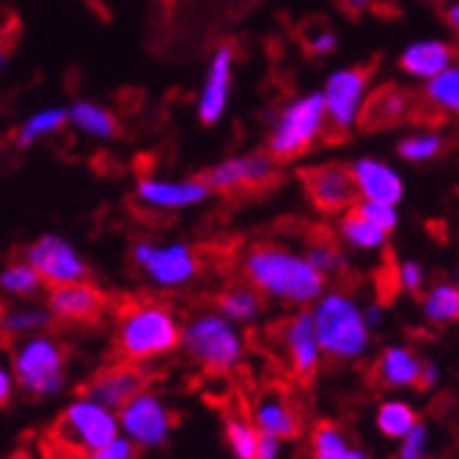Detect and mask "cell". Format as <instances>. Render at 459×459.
<instances>
[{
	"mask_svg": "<svg viewBox=\"0 0 459 459\" xmlns=\"http://www.w3.org/2000/svg\"><path fill=\"white\" fill-rule=\"evenodd\" d=\"M342 4H344V9H347V12L360 14V12H366V9L371 6V0H342Z\"/></svg>",
	"mask_w": 459,
	"mask_h": 459,
	"instance_id": "7dc6e473",
	"label": "cell"
},
{
	"mask_svg": "<svg viewBox=\"0 0 459 459\" xmlns=\"http://www.w3.org/2000/svg\"><path fill=\"white\" fill-rule=\"evenodd\" d=\"M396 286L402 291H407V295L419 298L427 291V270L419 259H402L396 262Z\"/></svg>",
	"mask_w": 459,
	"mask_h": 459,
	"instance_id": "8d00e7d4",
	"label": "cell"
},
{
	"mask_svg": "<svg viewBox=\"0 0 459 459\" xmlns=\"http://www.w3.org/2000/svg\"><path fill=\"white\" fill-rule=\"evenodd\" d=\"M316 336L325 350V360L358 363L371 350V325L366 319V306L344 289H327L311 306Z\"/></svg>",
	"mask_w": 459,
	"mask_h": 459,
	"instance_id": "3957f363",
	"label": "cell"
},
{
	"mask_svg": "<svg viewBox=\"0 0 459 459\" xmlns=\"http://www.w3.org/2000/svg\"><path fill=\"white\" fill-rule=\"evenodd\" d=\"M371 69L368 66H342L325 77L322 97L333 135H350L368 105L371 97Z\"/></svg>",
	"mask_w": 459,
	"mask_h": 459,
	"instance_id": "9c48e42d",
	"label": "cell"
},
{
	"mask_svg": "<svg viewBox=\"0 0 459 459\" xmlns=\"http://www.w3.org/2000/svg\"><path fill=\"white\" fill-rule=\"evenodd\" d=\"M456 48L454 41L448 39H437V36H429V39H415L410 45L399 53V69L412 77V80H421V82H429L435 80L437 74H443L451 64H456Z\"/></svg>",
	"mask_w": 459,
	"mask_h": 459,
	"instance_id": "44dd1931",
	"label": "cell"
},
{
	"mask_svg": "<svg viewBox=\"0 0 459 459\" xmlns=\"http://www.w3.org/2000/svg\"><path fill=\"white\" fill-rule=\"evenodd\" d=\"M308 259L314 262V267L330 281V278H342L347 273V254L336 245V242H330V239H319L314 242L308 250Z\"/></svg>",
	"mask_w": 459,
	"mask_h": 459,
	"instance_id": "d590c367",
	"label": "cell"
},
{
	"mask_svg": "<svg viewBox=\"0 0 459 459\" xmlns=\"http://www.w3.org/2000/svg\"><path fill=\"white\" fill-rule=\"evenodd\" d=\"M53 322H56V316L48 303L25 300L22 306H12L4 314V333L9 339H22V336H30V333L48 330Z\"/></svg>",
	"mask_w": 459,
	"mask_h": 459,
	"instance_id": "1f68e13d",
	"label": "cell"
},
{
	"mask_svg": "<svg viewBox=\"0 0 459 459\" xmlns=\"http://www.w3.org/2000/svg\"><path fill=\"white\" fill-rule=\"evenodd\" d=\"M446 152V138L437 130H421V133H410L396 143V154L404 162L412 165H427L435 162Z\"/></svg>",
	"mask_w": 459,
	"mask_h": 459,
	"instance_id": "e575fe53",
	"label": "cell"
},
{
	"mask_svg": "<svg viewBox=\"0 0 459 459\" xmlns=\"http://www.w3.org/2000/svg\"><path fill=\"white\" fill-rule=\"evenodd\" d=\"M215 306L237 325H254L264 314V295L254 283H231L215 298Z\"/></svg>",
	"mask_w": 459,
	"mask_h": 459,
	"instance_id": "484cf974",
	"label": "cell"
},
{
	"mask_svg": "<svg viewBox=\"0 0 459 459\" xmlns=\"http://www.w3.org/2000/svg\"><path fill=\"white\" fill-rule=\"evenodd\" d=\"M66 347L48 330L14 339L12 371L17 388L33 399H50L66 388Z\"/></svg>",
	"mask_w": 459,
	"mask_h": 459,
	"instance_id": "8992f818",
	"label": "cell"
},
{
	"mask_svg": "<svg viewBox=\"0 0 459 459\" xmlns=\"http://www.w3.org/2000/svg\"><path fill=\"white\" fill-rule=\"evenodd\" d=\"M185 319L160 300L127 303L116 322V352L130 363H154L182 350Z\"/></svg>",
	"mask_w": 459,
	"mask_h": 459,
	"instance_id": "7a4b0ae2",
	"label": "cell"
},
{
	"mask_svg": "<svg viewBox=\"0 0 459 459\" xmlns=\"http://www.w3.org/2000/svg\"><path fill=\"white\" fill-rule=\"evenodd\" d=\"M234 66H237V53L231 45H221L212 53L210 64H206L201 91L195 97V116L204 127H215L226 116L234 89Z\"/></svg>",
	"mask_w": 459,
	"mask_h": 459,
	"instance_id": "2e32d148",
	"label": "cell"
},
{
	"mask_svg": "<svg viewBox=\"0 0 459 459\" xmlns=\"http://www.w3.org/2000/svg\"><path fill=\"white\" fill-rule=\"evenodd\" d=\"M215 190L204 177H187V179H165L154 174H143L135 182V198L154 212H182L201 206L210 201Z\"/></svg>",
	"mask_w": 459,
	"mask_h": 459,
	"instance_id": "5bb4252c",
	"label": "cell"
},
{
	"mask_svg": "<svg viewBox=\"0 0 459 459\" xmlns=\"http://www.w3.org/2000/svg\"><path fill=\"white\" fill-rule=\"evenodd\" d=\"M419 410L404 399H385L380 402L377 412H374V424H377L380 435L388 440H402L404 435L412 432V427L419 424Z\"/></svg>",
	"mask_w": 459,
	"mask_h": 459,
	"instance_id": "d6a6232c",
	"label": "cell"
},
{
	"mask_svg": "<svg viewBox=\"0 0 459 459\" xmlns=\"http://www.w3.org/2000/svg\"><path fill=\"white\" fill-rule=\"evenodd\" d=\"M223 432H226V443L234 459H254L264 437L254 421V415H250V410H242V407L226 412Z\"/></svg>",
	"mask_w": 459,
	"mask_h": 459,
	"instance_id": "4dcf8cb0",
	"label": "cell"
},
{
	"mask_svg": "<svg viewBox=\"0 0 459 459\" xmlns=\"http://www.w3.org/2000/svg\"><path fill=\"white\" fill-rule=\"evenodd\" d=\"M330 133L322 91H308L278 108L270 121L267 152L278 162H291L308 154Z\"/></svg>",
	"mask_w": 459,
	"mask_h": 459,
	"instance_id": "5b68a950",
	"label": "cell"
},
{
	"mask_svg": "<svg viewBox=\"0 0 459 459\" xmlns=\"http://www.w3.org/2000/svg\"><path fill=\"white\" fill-rule=\"evenodd\" d=\"M133 267L160 291H182L201 275L198 250L182 239H138L130 247Z\"/></svg>",
	"mask_w": 459,
	"mask_h": 459,
	"instance_id": "ba28073f",
	"label": "cell"
},
{
	"mask_svg": "<svg viewBox=\"0 0 459 459\" xmlns=\"http://www.w3.org/2000/svg\"><path fill=\"white\" fill-rule=\"evenodd\" d=\"M146 383H149V377L141 363H130V360L118 358V363L97 371L86 383V388H82V394L94 396L97 402H102L113 410H121L133 396H138L146 388Z\"/></svg>",
	"mask_w": 459,
	"mask_h": 459,
	"instance_id": "ac0fdd59",
	"label": "cell"
},
{
	"mask_svg": "<svg viewBox=\"0 0 459 459\" xmlns=\"http://www.w3.org/2000/svg\"><path fill=\"white\" fill-rule=\"evenodd\" d=\"M303 187L314 210H319L322 215H344L360 201L352 169L342 162L311 165L303 171Z\"/></svg>",
	"mask_w": 459,
	"mask_h": 459,
	"instance_id": "4fadbf2b",
	"label": "cell"
},
{
	"mask_svg": "<svg viewBox=\"0 0 459 459\" xmlns=\"http://www.w3.org/2000/svg\"><path fill=\"white\" fill-rule=\"evenodd\" d=\"M14 371H12V366H4L0 368V404H9L12 402V388H14Z\"/></svg>",
	"mask_w": 459,
	"mask_h": 459,
	"instance_id": "7bdbcfd3",
	"label": "cell"
},
{
	"mask_svg": "<svg viewBox=\"0 0 459 459\" xmlns=\"http://www.w3.org/2000/svg\"><path fill=\"white\" fill-rule=\"evenodd\" d=\"M250 415L259 427L262 435L278 437V440H295L303 432V421L298 407L291 404V399L281 388H267L256 396Z\"/></svg>",
	"mask_w": 459,
	"mask_h": 459,
	"instance_id": "ffe728a7",
	"label": "cell"
},
{
	"mask_svg": "<svg viewBox=\"0 0 459 459\" xmlns=\"http://www.w3.org/2000/svg\"><path fill=\"white\" fill-rule=\"evenodd\" d=\"M396 459H429V427L424 421H419L410 435L399 440Z\"/></svg>",
	"mask_w": 459,
	"mask_h": 459,
	"instance_id": "74e56055",
	"label": "cell"
},
{
	"mask_svg": "<svg viewBox=\"0 0 459 459\" xmlns=\"http://www.w3.org/2000/svg\"><path fill=\"white\" fill-rule=\"evenodd\" d=\"M311 459H371L352 435L333 421H322L311 432Z\"/></svg>",
	"mask_w": 459,
	"mask_h": 459,
	"instance_id": "d4e9b609",
	"label": "cell"
},
{
	"mask_svg": "<svg viewBox=\"0 0 459 459\" xmlns=\"http://www.w3.org/2000/svg\"><path fill=\"white\" fill-rule=\"evenodd\" d=\"M45 303L50 306L56 322L64 325H89L97 322L105 311V295L89 281L50 286Z\"/></svg>",
	"mask_w": 459,
	"mask_h": 459,
	"instance_id": "e0dca14e",
	"label": "cell"
},
{
	"mask_svg": "<svg viewBox=\"0 0 459 459\" xmlns=\"http://www.w3.org/2000/svg\"><path fill=\"white\" fill-rule=\"evenodd\" d=\"M443 20H446L448 30H451V33L456 36V41H459V0H451V4H446Z\"/></svg>",
	"mask_w": 459,
	"mask_h": 459,
	"instance_id": "f6af8a7d",
	"label": "cell"
},
{
	"mask_svg": "<svg viewBox=\"0 0 459 459\" xmlns=\"http://www.w3.org/2000/svg\"><path fill=\"white\" fill-rule=\"evenodd\" d=\"M306 48H308L311 56H319V58L333 56L339 50V33L333 28H327V25H319L306 36Z\"/></svg>",
	"mask_w": 459,
	"mask_h": 459,
	"instance_id": "ab89813d",
	"label": "cell"
},
{
	"mask_svg": "<svg viewBox=\"0 0 459 459\" xmlns=\"http://www.w3.org/2000/svg\"><path fill=\"white\" fill-rule=\"evenodd\" d=\"M278 174V160L264 149V152H247V154H234L212 165L204 174L215 193H239V190H259L270 185Z\"/></svg>",
	"mask_w": 459,
	"mask_h": 459,
	"instance_id": "9a60e30c",
	"label": "cell"
},
{
	"mask_svg": "<svg viewBox=\"0 0 459 459\" xmlns=\"http://www.w3.org/2000/svg\"><path fill=\"white\" fill-rule=\"evenodd\" d=\"M50 435L61 451L82 459L121 435L118 410L97 402L89 394H80L61 410Z\"/></svg>",
	"mask_w": 459,
	"mask_h": 459,
	"instance_id": "52a82bcc",
	"label": "cell"
},
{
	"mask_svg": "<svg viewBox=\"0 0 459 459\" xmlns=\"http://www.w3.org/2000/svg\"><path fill=\"white\" fill-rule=\"evenodd\" d=\"M281 443L283 440H278V437H262V446H259V451H256V456L254 459H281Z\"/></svg>",
	"mask_w": 459,
	"mask_h": 459,
	"instance_id": "ee69618b",
	"label": "cell"
},
{
	"mask_svg": "<svg viewBox=\"0 0 459 459\" xmlns=\"http://www.w3.org/2000/svg\"><path fill=\"white\" fill-rule=\"evenodd\" d=\"M424 102L440 116L459 118V61L435 80L424 82Z\"/></svg>",
	"mask_w": 459,
	"mask_h": 459,
	"instance_id": "836d02e7",
	"label": "cell"
},
{
	"mask_svg": "<svg viewBox=\"0 0 459 459\" xmlns=\"http://www.w3.org/2000/svg\"><path fill=\"white\" fill-rule=\"evenodd\" d=\"M421 368H424V360L419 358V352H415L412 347L391 344L380 352L377 360H374L371 377H374V385L377 388L404 391V388H419Z\"/></svg>",
	"mask_w": 459,
	"mask_h": 459,
	"instance_id": "7402d4cb",
	"label": "cell"
},
{
	"mask_svg": "<svg viewBox=\"0 0 459 459\" xmlns=\"http://www.w3.org/2000/svg\"><path fill=\"white\" fill-rule=\"evenodd\" d=\"M421 316L435 327H448L459 322V283L437 281L421 295Z\"/></svg>",
	"mask_w": 459,
	"mask_h": 459,
	"instance_id": "f1b7e54d",
	"label": "cell"
},
{
	"mask_svg": "<svg viewBox=\"0 0 459 459\" xmlns=\"http://www.w3.org/2000/svg\"><path fill=\"white\" fill-rule=\"evenodd\" d=\"M360 201H383V204H402L404 198V179L391 162L380 157H358L350 162Z\"/></svg>",
	"mask_w": 459,
	"mask_h": 459,
	"instance_id": "d6986e66",
	"label": "cell"
},
{
	"mask_svg": "<svg viewBox=\"0 0 459 459\" xmlns=\"http://www.w3.org/2000/svg\"><path fill=\"white\" fill-rule=\"evenodd\" d=\"M69 127L86 135L91 141H113L118 135V118L116 113L94 100H74L69 105Z\"/></svg>",
	"mask_w": 459,
	"mask_h": 459,
	"instance_id": "cb8c5ba5",
	"label": "cell"
},
{
	"mask_svg": "<svg viewBox=\"0 0 459 459\" xmlns=\"http://www.w3.org/2000/svg\"><path fill=\"white\" fill-rule=\"evenodd\" d=\"M64 127H69V108H41L36 113H30L20 127L14 130V146L28 152L33 149L39 141H45L56 133H61Z\"/></svg>",
	"mask_w": 459,
	"mask_h": 459,
	"instance_id": "83f0119b",
	"label": "cell"
},
{
	"mask_svg": "<svg viewBox=\"0 0 459 459\" xmlns=\"http://www.w3.org/2000/svg\"><path fill=\"white\" fill-rule=\"evenodd\" d=\"M355 206H358V210H360L368 221H374L380 229H385L388 234H394V231H396V226H399V206H396V204H383V201H358Z\"/></svg>",
	"mask_w": 459,
	"mask_h": 459,
	"instance_id": "f35d334b",
	"label": "cell"
},
{
	"mask_svg": "<svg viewBox=\"0 0 459 459\" xmlns=\"http://www.w3.org/2000/svg\"><path fill=\"white\" fill-rule=\"evenodd\" d=\"M239 270L267 300L291 308H311L327 291V278L314 267L308 254L278 242L250 245L239 259Z\"/></svg>",
	"mask_w": 459,
	"mask_h": 459,
	"instance_id": "6da1fadb",
	"label": "cell"
},
{
	"mask_svg": "<svg viewBox=\"0 0 459 459\" xmlns=\"http://www.w3.org/2000/svg\"><path fill=\"white\" fill-rule=\"evenodd\" d=\"M22 256L41 273V278L48 281V286H61V283H77L89 281L91 270L89 262L82 259L80 250L61 234H41L36 237Z\"/></svg>",
	"mask_w": 459,
	"mask_h": 459,
	"instance_id": "7c38bea8",
	"label": "cell"
},
{
	"mask_svg": "<svg viewBox=\"0 0 459 459\" xmlns=\"http://www.w3.org/2000/svg\"><path fill=\"white\" fill-rule=\"evenodd\" d=\"M0 289H4L6 298H14V300H33L39 295H48V281L41 278V273L25 259H14L4 267L0 273Z\"/></svg>",
	"mask_w": 459,
	"mask_h": 459,
	"instance_id": "f546056e",
	"label": "cell"
},
{
	"mask_svg": "<svg viewBox=\"0 0 459 459\" xmlns=\"http://www.w3.org/2000/svg\"><path fill=\"white\" fill-rule=\"evenodd\" d=\"M437 383H440V366H437V363H432V360H424L419 388H421V391H432Z\"/></svg>",
	"mask_w": 459,
	"mask_h": 459,
	"instance_id": "b9f144b4",
	"label": "cell"
},
{
	"mask_svg": "<svg viewBox=\"0 0 459 459\" xmlns=\"http://www.w3.org/2000/svg\"><path fill=\"white\" fill-rule=\"evenodd\" d=\"M412 108V97L404 94L402 89H380L377 94L368 97V105L363 110L360 124L368 130H377V127H394V124L404 121L410 116Z\"/></svg>",
	"mask_w": 459,
	"mask_h": 459,
	"instance_id": "4316f807",
	"label": "cell"
},
{
	"mask_svg": "<svg viewBox=\"0 0 459 459\" xmlns=\"http://www.w3.org/2000/svg\"><path fill=\"white\" fill-rule=\"evenodd\" d=\"M278 342L283 347V360L289 371L295 374L300 383H308L316 377L322 368L325 350L316 336V325L311 308H298L291 316H286L278 325Z\"/></svg>",
	"mask_w": 459,
	"mask_h": 459,
	"instance_id": "8fae6325",
	"label": "cell"
},
{
	"mask_svg": "<svg viewBox=\"0 0 459 459\" xmlns=\"http://www.w3.org/2000/svg\"><path fill=\"white\" fill-rule=\"evenodd\" d=\"M366 319H368L371 330H374V327H380V322H383V308H380L377 303L366 306Z\"/></svg>",
	"mask_w": 459,
	"mask_h": 459,
	"instance_id": "bcb514c9",
	"label": "cell"
},
{
	"mask_svg": "<svg viewBox=\"0 0 459 459\" xmlns=\"http://www.w3.org/2000/svg\"><path fill=\"white\" fill-rule=\"evenodd\" d=\"M138 451H141V448H138L127 435H118L116 440H110L108 446H102V448L86 454L82 459H135Z\"/></svg>",
	"mask_w": 459,
	"mask_h": 459,
	"instance_id": "60d3db41",
	"label": "cell"
},
{
	"mask_svg": "<svg viewBox=\"0 0 459 459\" xmlns=\"http://www.w3.org/2000/svg\"><path fill=\"white\" fill-rule=\"evenodd\" d=\"M242 325L229 319L218 306L201 308L185 319L182 350L206 374H229L245 358Z\"/></svg>",
	"mask_w": 459,
	"mask_h": 459,
	"instance_id": "277c9868",
	"label": "cell"
},
{
	"mask_svg": "<svg viewBox=\"0 0 459 459\" xmlns=\"http://www.w3.org/2000/svg\"><path fill=\"white\" fill-rule=\"evenodd\" d=\"M121 435H127L141 451L162 448L174 432V410L157 391L143 388L118 410Z\"/></svg>",
	"mask_w": 459,
	"mask_h": 459,
	"instance_id": "30bf717a",
	"label": "cell"
},
{
	"mask_svg": "<svg viewBox=\"0 0 459 459\" xmlns=\"http://www.w3.org/2000/svg\"><path fill=\"white\" fill-rule=\"evenodd\" d=\"M336 234H339V242L347 245V250H355V254H380V250L388 245V237H391L385 229H380L374 221H368L358 206H352V210L339 215Z\"/></svg>",
	"mask_w": 459,
	"mask_h": 459,
	"instance_id": "603a6c76",
	"label": "cell"
}]
</instances>
